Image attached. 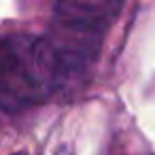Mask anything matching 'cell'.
<instances>
[{
  "label": "cell",
  "instance_id": "obj_1",
  "mask_svg": "<svg viewBox=\"0 0 155 155\" xmlns=\"http://www.w3.org/2000/svg\"><path fill=\"white\" fill-rule=\"evenodd\" d=\"M58 60L43 36L9 32L0 36V110L21 113L43 104L62 83Z\"/></svg>",
  "mask_w": 155,
  "mask_h": 155
},
{
  "label": "cell",
  "instance_id": "obj_3",
  "mask_svg": "<svg viewBox=\"0 0 155 155\" xmlns=\"http://www.w3.org/2000/svg\"><path fill=\"white\" fill-rule=\"evenodd\" d=\"M58 155H72V151H70V147H62L58 151Z\"/></svg>",
  "mask_w": 155,
  "mask_h": 155
},
{
  "label": "cell",
  "instance_id": "obj_2",
  "mask_svg": "<svg viewBox=\"0 0 155 155\" xmlns=\"http://www.w3.org/2000/svg\"><path fill=\"white\" fill-rule=\"evenodd\" d=\"M121 11L115 2H60L47 43L62 77L85 70L98 55L104 32Z\"/></svg>",
  "mask_w": 155,
  "mask_h": 155
},
{
  "label": "cell",
  "instance_id": "obj_4",
  "mask_svg": "<svg viewBox=\"0 0 155 155\" xmlns=\"http://www.w3.org/2000/svg\"><path fill=\"white\" fill-rule=\"evenodd\" d=\"M13 155H26V153H13Z\"/></svg>",
  "mask_w": 155,
  "mask_h": 155
}]
</instances>
